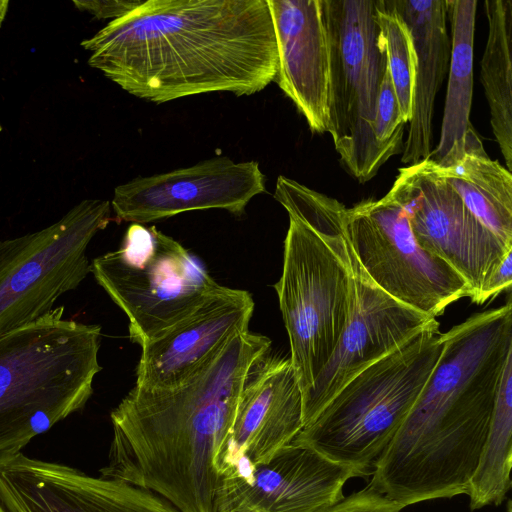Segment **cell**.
I'll use <instances>...</instances> for the list:
<instances>
[{
    "label": "cell",
    "mask_w": 512,
    "mask_h": 512,
    "mask_svg": "<svg viewBox=\"0 0 512 512\" xmlns=\"http://www.w3.org/2000/svg\"><path fill=\"white\" fill-rule=\"evenodd\" d=\"M8 6H9V1L8 0H0V27L2 25V22H3L4 18H5V15L7 13Z\"/></svg>",
    "instance_id": "28"
},
{
    "label": "cell",
    "mask_w": 512,
    "mask_h": 512,
    "mask_svg": "<svg viewBox=\"0 0 512 512\" xmlns=\"http://www.w3.org/2000/svg\"><path fill=\"white\" fill-rule=\"evenodd\" d=\"M451 24V53L441 134L429 159L440 162L449 152L461 148L472 125L473 43L476 0H446Z\"/></svg>",
    "instance_id": "21"
},
{
    "label": "cell",
    "mask_w": 512,
    "mask_h": 512,
    "mask_svg": "<svg viewBox=\"0 0 512 512\" xmlns=\"http://www.w3.org/2000/svg\"><path fill=\"white\" fill-rule=\"evenodd\" d=\"M274 198L289 216L282 273L274 289L303 397L334 352L352 308L347 208L282 175Z\"/></svg>",
    "instance_id": "4"
},
{
    "label": "cell",
    "mask_w": 512,
    "mask_h": 512,
    "mask_svg": "<svg viewBox=\"0 0 512 512\" xmlns=\"http://www.w3.org/2000/svg\"><path fill=\"white\" fill-rule=\"evenodd\" d=\"M143 0H73V4L81 11H87L98 19H119L138 6Z\"/></svg>",
    "instance_id": "26"
},
{
    "label": "cell",
    "mask_w": 512,
    "mask_h": 512,
    "mask_svg": "<svg viewBox=\"0 0 512 512\" xmlns=\"http://www.w3.org/2000/svg\"><path fill=\"white\" fill-rule=\"evenodd\" d=\"M375 19L387 57V69L396 93L400 118L412 117L415 50L410 30L389 0H375Z\"/></svg>",
    "instance_id": "24"
},
{
    "label": "cell",
    "mask_w": 512,
    "mask_h": 512,
    "mask_svg": "<svg viewBox=\"0 0 512 512\" xmlns=\"http://www.w3.org/2000/svg\"><path fill=\"white\" fill-rule=\"evenodd\" d=\"M330 50L329 130L348 173L365 183L400 151L377 142L374 121L387 57L375 0H322Z\"/></svg>",
    "instance_id": "7"
},
{
    "label": "cell",
    "mask_w": 512,
    "mask_h": 512,
    "mask_svg": "<svg viewBox=\"0 0 512 512\" xmlns=\"http://www.w3.org/2000/svg\"><path fill=\"white\" fill-rule=\"evenodd\" d=\"M512 354L507 357L498 386L489 429L467 496L472 511L503 503L511 488Z\"/></svg>",
    "instance_id": "23"
},
{
    "label": "cell",
    "mask_w": 512,
    "mask_h": 512,
    "mask_svg": "<svg viewBox=\"0 0 512 512\" xmlns=\"http://www.w3.org/2000/svg\"><path fill=\"white\" fill-rule=\"evenodd\" d=\"M101 326L64 307L0 337V463L82 409L93 393Z\"/></svg>",
    "instance_id": "5"
},
{
    "label": "cell",
    "mask_w": 512,
    "mask_h": 512,
    "mask_svg": "<svg viewBox=\"0 0 512 512\" xmlns=\"http://www.w3.org/2000/svg\"><path fill=\"white\" fill-rule=\"evenodd\" d=\"M488 37L481 60V82L490 108L491 126L512 170V0H486Z\"/></svg>",
    "instance_id": "22"
},
{
    "label": "cell",
    "mask_w": 512,
    "mask_h": 512,
    "mask_svg": "<svg viewBox=\"0 0 512 512\" xmlns=\"http://www.w3.org/2000/svg\"><path fill=\"white\" fill-rule=\"evenodd\" d=\"M510 354L511 299L443 333L438 362L367 485L403 508L467 495Z\"/></svg>",
    "instance_id": "2"
},
{
    "label": "cell",
    "mask_w": 512,
    "mask_h": 512,
    "mask_svg": "<svg viewBox=\"0 0 512 512\" xmlns=\"http://www.w3.org/2000/svg\"><path fill=\"white\" fill-rule=\"evenodd\" d=\"M0 512H7V511L3 508V506H2L1 504H0Z\"/></svg>",
    "instance_id": "29"
},
{
    "label": "cell",
    "mask_w": 512,
    "mask_h": 512,
    "mask_svg": "<svg viewBox=\"0 0 512 512\" xmlns=\"http://www.w3.org/2000/svg\"><path fill=\"white\" fill-rule=\"evenodd\" d=\"M111 220L107 200L86 199L54 224L0 241V337L53 309L91 273L87 248Z\"/></svg>",
    "instance_id": "9"
},
{
    "label": "cell",
    "mask_w": 512,
    "mask_h": 512,
    "mask_svg": "<svg viewBox=\"0 0 512 512\" xmlns=\"http://www.w3.org/2000/svg\"><path fill=\"white\" fill-rule=\"evenodd\" d=\"M278 49L274 81L312 132L329 130L330 50L322 0H267Z\"/></svg>",
    "instance_id": "18"
},
{
    "label": "cell",
    "mask_w": 512,
    "mask_h": 512,
    "mask_svg": "<svg viewBox=\"0 0 512 512\" xmlns=\"http://www.w3.org/2000/svg\"><path fill=\"white\" fill-rule=\"evenodd\" d=\"M1 131H2V126H1V124H0V132H1Z\"/></svg>",
    "instance_id": "30"
},
{
    "label": "cell",
    "mask_w": 512,
    "mask_h": 512,
    "mask_svg": "<svg viewBox=\"0 0 512 512\" xmlns=\"http://www.w3.org/2000/svg\"><path fill=\"white\" fill-rule=\"evenodd\" d=\"M436 164L473 215L505 244L512 245V174L488 156L472 125L461 148Z\"/></svg>",
    "instance_id": "20"
},
{
    "label": "cell",
    "mask_w": 512,
    "mask_h": 512,
    "mask_svg": "<svg viewBox=\"0 0 512 512\" xmlns=\"http://www.w3.org/2000/svg\"><path fill=\"white\" fill-rule=\"evenodd\" d=\"M91 273L126 314L129 338L139 345L223 287L178 241L137 223L128 227L117 250L92 260Z\"/></svg>",
    "instance_id": "8"
},
{
    "label": "cell",
    "mask_w": 512,
    "mask_h": 512,
    "mask_svg": "<svg viewBox=\"0 0 512 512\" xmlns=\"http://www.w3.org/2000/svg\"><path fill=\"white\" fill-rule=\"evenodd\" d=\"M421 248L450 265L467 283L472 302L512 250L467 208L431 159L399 169L392 186Z\"/></svg>",
    "instance_id": "11"
},
{
    "label": "cell",
    "mask_w": 512,
    "mask_h": 512,
    "mask_svg": "<svg viewBox=\"0 0 512 512\" xmlns=\"http://www.w3.org/2000/svg\"><path fill=\"white\" fill-rule=\"evenodd\" d=\"M406 22L415 50L412 117L402 163L426 160L432 152V119L438 90L449 70L451 39L446 0H389Z\"/></svg>",
    "instance_id": "19"
},
{
    "label": "cell",
    "mask_w": 512,
    "mask_h": 512,
    "mask_svg": "<svg viewBox=\"0 0 512 512\" xmlns=\"http://www.w3.org/2000/svg\"><path fill=\"white\" fill-rule=\"evenodd\" d=\"M81 46L91 67L156 104L209 92L253 95L278 70L267 0H146Z\"/></svg>",
    "instance_id": "1"
},
{
    "label": "cell",
    "mask_w": 512,
    "mask_h": 512,
    "mask_svg": "<svg viewBox=\"0 0 512 512\" xmlns=\"http://www.w3.org/2000/svg\"><path fill=\"white\" fill-rule=\"evenodd\" d=\"M512 283V250L501 260L480 292L476 304H483L488 299L498 295L505 289H510Z\"/></svg>",
    "instance_id": "27"
},
{
    "label": "cell",
    "mask_w": 512,
    "mask_h": 512,
    "mask_svg": "<svg viewBox=\"0 0 512 512\" xmlns=\"http://www.w3.org/2000/svg\"><path fill=\"white\" fill-rule=\"evenodd\" d=\"M401 505L368 485L319 512H401Z\"/></svg>",
    "instance_id": "25"
},
{
    "label": "cell",
    "mask_w": 512,
    "mask_h": 512,
    "mask_svg": "<svg viewBox=\"0 0 512 512\" xmlns=\"http://www.w3.org/2000/svg\"><path fill=\"white\" fill-rule=\"evenodd\" d=\"M358 470L316 450L290 443L243 478H225L217 493V512H319L345 496Z\"/></svg>",
    "instance_id": "16"
},
{
    "label": "cell",
    "mask_w": 512,
    "mask_h": 512,
    "mask_svg": "<svg viewBox=\"0 0 512 512\" xmlns=\"http://www.w3.org/2000/svg\"><path fill=\"white\" fill-rule=\"evenodd\" d=\"M303 427L302 392L290 359L266 355L245 379L214 468L221 480L243 478L292 443Z\"/></svg>",
    "instance_id": "12"
},
{
    "label": "cell",
    "mask_w": 512,
    "mask_h": 512,
    "mask_svg": "<svg viewBox=\"0 0 512 512\" xmlns=\"http://www.w3.org/2000/svg\"><path fill=\"white\" fill-rule=\"evenodd\" d=\"M443 348L432 319L347 382L292 441L371 476L433 372Z\"/></svg>",
    "instance_id": "6"
},
{
    "label": "cell",
    "mask_w": 512,
    "mask_h": 512,
    "mask_svg": "<svg viewBox=\"0 0 512 512\" xmlns=\"http://www.w3.org/2000/svg\"><path fill=\"white\" fill-rule=\"evenodd\" d=\"M345 231L371 280L404 305L436 318L451 303L470 296L465 280L416 242L406 210L392 187L378 200L347 208Z\"/></svg>",
    "instance_id": "10"
},
{
    "label": "cell",
    "mask_w": 512,
    "mask_h": 512,
    "mask_svg": "<svg viewBox=\"0 0 512 512\" xmlns=\"http://www.w3.org/2000/svg\"><path fill=\"white\" fill-rule=\"evenodd\" d=\"M253 311L248 291L223 286L185 318L140 345L135 387L165 390L186 382L235 335L248 330Z\"/></svg>",
    "instance_id": "17"
},
{
    "label": "cell",
    "mask_w": 512,
    "mask_h": 512,
    "mask_svg": "<svg viewBox=\"0 0 512 512\" xmlns=\"http://www.w3.org/2000/svg\"><path fill=\"white\" fill-rule=\"evenodd\" d=\"M270 346L268 337L247 330L179 386H134L111 412L112 439L100 477L152 491L180 512H217L221 479L214 458L245 379Z\"/></svg>",
    "instance_id": "3"
},
{
    "label": "cell",
    "mask_w": 512,
    "mask_h": 512,
    "mask_svg": "<svg viewBox=\"0 0 512 512\" xmlns=\"http://www.w3.org/2000/svg\"><path fill=\"white\" fill-rule=\"evenodd\" d=\"M7 512H180L152 491L19 453L0 464Z\"/></svg>",
    "instance_id": "15"
},
{
    "label": "cell",
    "mask_w": 512,
    "mask_h": 512,
    "mask_svg": "<svg viewBox=\"0 0 512 512\" xmlns=\"http://www.w3.org/2000/svg\"><path fill=\"white\" fill-rule=\"evenodd\" d=\"M349 254L353 282L350 316L334 352L302 397L304 427L354 376L436 319L404 305L380 289L356 259L350 243Z\"/></svg>",
    "instance_id": "13"
},
{
    "label": "cell",
    "mask_w": 512,
    "mask_h": 512,
    "mask_svg": "<svg viewBox=\"0 0 512 512\" xmlns=\"http://www.w3.org/2000/svg\"><path fill=\"white\" fill-rule=\"evenodd\" d=\"M265 191V175L256 161L234 162L218 156L196 165L117 186L111 206L120 221L144 224L192 210L224 209L244 213Z\"/></svg>",
    "instance_id": "14"
}]
</instances>
